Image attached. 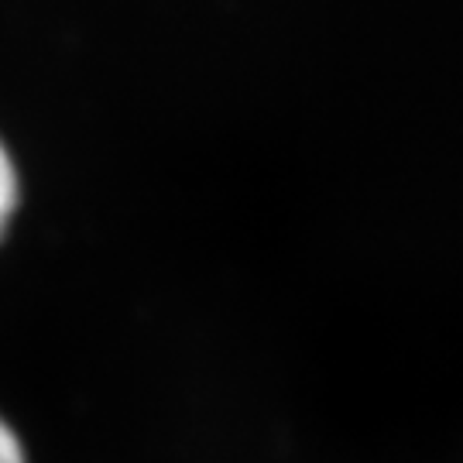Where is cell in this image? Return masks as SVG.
<instances>
[{"mask_svg": "<svg viewBox=\"0 0 463 463\" xmlns=\"http://www.w3.org/2000/svg\"><path fill=\"white\" fill-rule=\"evenodd\" d=\"M0 463H28V453H24V443L4 419H0Z\"/></svg>", "mask_w": 463, "mask_h": 463, "instance_id": "cell-2", "label": "cell"}, {"mask_svg": "<svg viewBox=\"0 0 463 463\" xmlns=\"http://www.w3.org/2000/svg\"><path fill=\"white\" fill-rule=\"evenodd\" d=\"M17 203H21V179H17L11 151L4 148V141H0V237L11 227V220L17 213Z\"/></svg>", "mask_w": 463, "mask_h": 463, "instance_id": "cell-1", "label": "cell"}]
</instances>
